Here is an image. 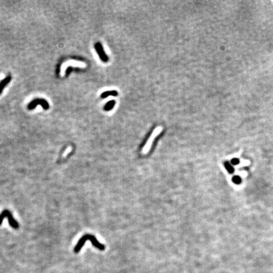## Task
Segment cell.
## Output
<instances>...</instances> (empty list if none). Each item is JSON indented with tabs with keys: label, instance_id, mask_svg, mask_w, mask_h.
Segmentation results:
<instances>
[{
	"label": "cell",
	"instance_id": "obj_3",
	"mask_svg": "<svg viewBox=\"0 0 273 273\" xmlns=\"http://www.w3.org/2000/svg\"><path fill=\"white\" fill-rule=\"evenodd\" d=\"M37 104H40L43 108L45 110H48L49 109V104L48 103V102L43 99H35L34 101H32L31 103L29 104L28 105V109L29 110H33L34 108H35Z\"/></svg>",
	"mask_w": 273,
	"mask_h": 273
},
{
	"label": "cell",
	"instance_id": "obj_6",
	"mask_svg": "<svg viewBox=\"0 0 273 273\" xmlns=\"http://www.w3.org/2000/svg\"><path fill=\"white\" fill-rule=\"evenodd\" d=\"M11 79H12L11 76H8L7 78L3 79L1 82V83H0V94L2 92V91H3V88L5 87V86H7L8 83L10 82Z\"/></svg>",
	"mask_w": 273,
	"mask_h": 273
},
{
	"label": "cell",
	"instance_id": "obj_7",
	"mask_svg": "<svg viewBox=\"0 0 273 273\" xmlns=\"http://www.w3.org/2000/svg\"><path fill=\"white\" fill-rule=\"evenodd\" d=\"M224 167H225V168L227 170V171L229 173H231V174H232V173H234V172H235V169H234V167L232 166V164H231L229 162H228V161H226L225 162H224Z\"/></svg>",
	"mask_w": 273,
	"mask_h": 273
},
{
	"label": "cell",
	"instance_id": "obj_10",
	"mask_svg": "<svg viewBox=\"0 0 273 273\" xmlns=\"http://www.w3.org/2000/svg\"><path fill=\"white\" fill-rule=\"evenodd\" d=\"M114 103H115L114 102H109L108 104H107L106 106V107H105V109H106V110H110V109H111V108L113 107Z\"/></svg>",
	"mask_w": 273,
	"mask_h": 273
},
{
	"label": "cell",
	"instance_id": "obj_9",
	"mask_svg": "<svg viewBox=\"0 0 273 273\" xmlns=\"http://www.w3.org/2000/svg\"><path fill=\"white\" fill-rule=\"evenodd\" d=\"M113 95V96H116V95H117L118 94V93H117V92H116V91H111V92H105V93H104L103 94H102V97H106V96H108V95Z\"/></svg>",
	"mask_w": 273,
	"mask_h": 273
},
{
	"label": "cell",
	"instance_id": "obj_4",
	"mask_svg": "<svg viewBox=\"0 0 273 273\" xmlns=\"http://www.w3.org/2000/svg\"><path fill=\"white\" fill-rule=\"evenodd\" d=\"M74 66V67H80V68H85L86 67V65L83 62H79V61H68L66 64H64L63 65V69H62V72H64V70L66 69V67H68V66Z\"/></svg>",
	"mask_w": 273,
	"mask_h": 273
},
{
	"label": "cell",
	"instance_id": "obj_11",
	"mask_svg": "<svg viewBox=\"0 0 273 273\" xmlns=\"http://www.w3.org/2000/svg\"><path fill=\"white\" fill-rule=\"evenodd\" d=\"M232 162V164H233V165H237V164H238L239 163V160L238 159H237V158H234V159H233L232 160V162Z\"/></svg>",
	"mask_w": 273,
	"mask_h": 273
},
{
	"label": "cell",
	"instance_id": "obj_8",
	"mask_svg": "<svg viewBox=\"0 0 273 273\" xmlns=\"http://www.w3.org/2000/svg\"><path fill=\"white\" fill-rule=\"evenodd\" d=\"M232 181L236 184H240L242 182V179L238 176H235L234 177H233Z\"/></svg>",
	"mask_w": 273,
	"mask_h": 273
},
{
	"label": "cell",
	"instance_id": "obj_5",
	"mask_svg": "<svg viewBox=\"0 0 273 273\" xmlns=\"http://www.w3.org/2000/svg\"><path fill=\"white\" fill-rule=\"evenodd\" d=\"M96 48H97V51L99 53V54L100 55V56L102 59V60H104V61L108 60V58H107V56L106 55L104 54V53L103 52L102 48V46H101V45L99 43H97V45H96Z\"/></svg>",
	"mask_w": 273,
	"mask_h": 273
},
{
	"label": "cell",
	"instance_id": "obj_2",
	"mask_svg": "<svg viewBox=\"0 0 273 273\" xmlns=\"http://www.w3.org/2000/svg\"><path fill=\"white\" fill-rule=\"evenodd\" d=\"M162 130V127H158L156 129H155V130L153 132L152 135H151L150 138L148 139V142H147V143L145 144V145L144 147V148L142 151V154H146L149 153V151L151 149V147L153 143L154 140L161 132Z\"/></svg>",
	"mask_w": 273,
	"mask_h": 273
},
{
	"label": "cell",
	"instance_id": "obj_1",
	"mask_svg": "<svg viewBox=\"0 0 273 273\" xmlns=\"http://www.w3.org/2000/svg\"><path fill=\"white\" fill-rule=\"evenodd\" d=\"M5 218H8V223L10 224V225L15 229H18L19 228V224L18 223V222L14 219L12 213L8 211V210H4L3 211H2V213L0 214V225L2 224L3 220Z\"/></svg>",
	"mask_w": 273,
	"mask_h": 273
}]
</instances>
